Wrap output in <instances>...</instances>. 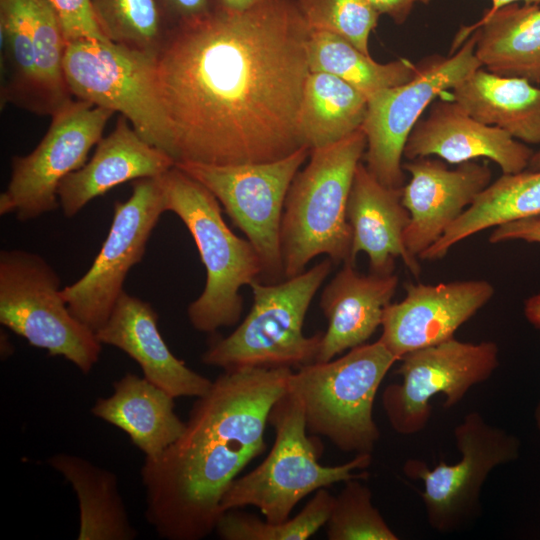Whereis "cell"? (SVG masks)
<instances>
[{
	"mask_svg": "<svg viewBox=\"0 0 540 540\" xmlns=\"http://www.w3.org/2000/svg\"><path fill=\"white\" fill-rule=\"evenodd\" d=\"M0 322L84 374L99 360L102 344L96 333L71 313L58 274L37 253L0 252Z\"/></svg>",
	"mask_w": 540,
	"mask_h": 540,
	"instance_id": "ba28073f",
	"label": "cell"
},
{
	"mask_svg": "<svg viewBox=\"0 0 540 540\" xmlns=\"http://www.w3.org/2000/svg\"><path fill=\"white\" fill-rule=\"evenodd\" d=\"M310 152L304 145L287 157L264 163H175L217 198L233 224L246 235L262 263L261 282L277 283L284 277L280 241L284 203Z\"/></svg>",
	"mask_w": 540,
	"mask_h": 540,
	"instance_id": "30bf717a",
	"label": "cell"
},
{
	"mask_svg": "<svg viewBox=\"0 0 540 540\" xmlns=\"http://www.w3.org/2000/svg\"><path fill=\"white\" fill-rule=\"evenodd\" d=\"M540 214V170L502 174L490 183L432 246L419 256L435 261L483 230Z\"/></svg>",
	"mask_w": 540,
	"mask_h": 540,
	"instance_id": "484cf974",
	"label": "cell"
},
{
	"mask_svg": "<svg viewBox=\"0 0 540 540\" xmlns=\"http://www.w3.org/2000/svg\"><path fill=\"white\" fill-rule=\"evenodd\" d=\"M495 342H463L455 338L405 354L396 371L400 383L385 387L382 406L390 426L401 435L422 431L431 417L430 400L445 397L443 407L458 404L469 389L493 374L499 365Z\"/></svg>",
	"mask_w": 540,
	"mask_h": 540,
	"instance_id": "5bb4252c",
	"label": "cell"
},
{
	"mask_svg": "<svg viewBox=\"0 0 540 540\" xmlns=\"http://www.w3.org/2000/svg\"><path fill=\"white\" fill-rule=\"evenodd\" d=\"M268 424L275 440L266 459L254 470L236 478L224 494L220 510L254 506L269 523L289 519L294 507L310 493L350 479H366L371 454H357L336 466L321 465L322 445L309 436L303 406L298 397L287 391L274 403Z\"/></svg>",
	"mask_w": 540,
	"mask_h": 540,
	"instance_id": "5b68a950",
	"label": "cell"
},
{
	"mask_svg": "<svg viewBox=\"0 0 540 540\" xmlns=\"http://www.w3.org/2000/svg\"><path fill=\"white\" fill-rule=\"evenodd\" d=\"M398 361L379 340L352 348L342 357L292 371L287 389L300 400L310 435L338 449L371 454L380 438L373 405L381 382Z\"/></svg>",
	"mask_w": 540,
	"mask_h": 540,
	"instance_id": "8992f818",
	"label": "cell"
},
{
	"mask_svg": "<svg viewBox=\"0 0 540 540\" xmlns=\"http://www.w3.org/2000/svg\"><path fill=\"white\" fill-rule=\"evenodd\" d=\"M492 7L488 10V12H494L497 9L504 7L506 5L512 4V3H535L540 5V0H491Z\"/></svg>",
	"mask_w": 540,
	"mask_h": 540,
	"instance_id": "b9f144b4",
	"label": "cell"
},
{
	"mask_svg": "<svg viewBox=\"0 0 540 540\" xmlns=\"http://www.w3.org/2000/svg\"><path fill=\"white\" fill-rule=\"evenodd\" d=\"M451 91L452 100L474 119L524 144H540V87L481 67Z\"/></svg>",
	"mask_w": 540,
	"mask_h": 540,
	"instance_id": "d4e9b609",
	"label": "cell"
},
{
	"mask_svg": "<svg viewBox=\"0 0 540 540\" xmlns=\"http://www.w3.org/2000/svg\"><path fill=\"white\" fill-rule=\"evenodd\" d=\"M411 178L402 187L410 214L404 242L415 258L432 246L491 183L486 163L467 161L449 169L438 159L421 157L402 164Z\"/></svg>",
	"mask_w": 540,
	"mask_h": 540,
	"instance_id": "e0dca14e",
	"label": "cell"
},
{
	"mask_svg": "<svg viewBox=\"0 0 540 540\" xmlns=\"http://www.w3.org/2000/svg\"><path fill=\"white\" fill-rule=\"evenodd\" d=\"M29 5L42 113L53 116L73 100L63 70L68 42L47 0H30Z\"/></svg>",
	"mask_w": 540,
	"mask_h": 540,
	"instance_id": "1f68e13d",
	"label": "cell"
},
{
	"mask_svg": "<svg viewBox=\"0 0 540 540\" xmlns=\"http://www.w3.org/2000/svg\"><path fill=\"white\" fill-rule=\"evenodd\" d=\"M48 463L69 481L80 508L79 540H131V527L118 492L116 476L85 459L57 454Z\"/></svg>",
	"mask_w": 540,
	"mask_h": 540,
	"instance_id": "4316f807",
	"label": "cell"
},
{
	"mask_svg": "<svg viewBox=\"0 0 540 540\" xmlns=\"http://www.w3.org/2000/svg\"><path fill=\"white\" fill-rule=\"evenodd\" d=\"M291 372L224 370L197 397L183 434L159 458L145 459L146 517L160 537L200 540L216 528L229 486L265 450L268 416Z\"/></svg>",
	"mask_w": 540,
	"mask_h": 540,
	"instance_id": "7a4b0ae2",
	"label": "cell"
},
{
	"mask_svg": "<svg viewBox=\"0 0 540 540\" xmlns=\"http://www.w3.org/2000/svg\"><path fill=\"white\" fill-rule=\"evenodd\" d=\"M327 259L282 282L254 281L252 307L227 337L212 342L203 363L233 370L248 367L292 368L315 362L323 333H303V323L317 290L330 274Z\"/></svg>",
	"mask_w": 540,
	"mask_h": 540,
	"instance_id": "52a82bcc",
	"label": "cell"
},
{
	"mask_svg": "<svg viewBox=\"0 0 540 540\" xmlns=\"http://www.w3.org/2000/svg\"><path fill=\"white\" fill-rule=\"evenodd\" d=\"M367 97L325 72H309L298 111V128L310 149L334 144L361 128Z\"/></svg>",
	"mask_w": 540,
	"mask_h": 540,
	"instance_id": "83f0119b",
	"label": "cell"
},
{
	"mask_svg": "<svg viewBox=\"0 0 540 540\" xmlns=\"http://www.w3.org/2000/svg\"><path fill=\"white\" fill-rule=\"evenodd\" d=\"M396 274L360 273L345 261L324 288L320 307L328 320L315 362H327L362 344L381 326L383 314L398 287Z\"/></svg>",
	"mask_w": 540,
	"mask_h": 540,
	"instance_id": "7402d4cb",
	"label": "cell"
},
{
	"mask_svg": "<svg viewBox=\"0 0 540 540\" xmlns=\"http://www.w3.org/2000/svg\"><path fill=\"white\" fill-rule=\"evenodd\" d=\"M157 322L158 315L150 303L124 290L96 336L101 344L128 354L140 365L147 380L174 398L203 396L213 382L173 355Z\"/></svg>",
	"mask_w": 540,
	"mask_h": 540,
	"instance_id": "ffe728a7",
	"label": "cell"
},
{
	"mask_svg": "<svg viewBox=\"0 0 540 540\" xmlns=\"http://www.w3.org/2000/svg\"><path fill=\"white\" fill-rule=\"evenodd\" d=\"M404 289L405 297L386 307L378 339L398 360L411 351L454 338L459 327L495 292L490 282L481 279L408 283Z\"/></svg>",
	"mask_w": 540,
	"mask_h": 540,
	"instance_id": "2e32d148",
	"label": "cell"
},
{
	"mask_svg": "<svg viewBox=\"0 0 540 540\" xmlns=\"http://www.w3.org/2000/svg\"><path fill=\"white\" fill-rule=\"evenodd\" d=\"M308 27L347 40L369 54V36L380 14L366 0H295Z\"/></svg>",
	"mask_w": 540,
	"mask_h": 540,
	"instance_id": "e575fe53",
	"label": "cell"
},
{
	"mask_svg": "<svg viewBox=\"0 0 540 540\" xmlns=\"http://www.w3.org/2000/svg\"><path fill=\"white\" fill-rule=\"evenodd\" d=\"M361 479L345 482L335 496L327 521L329 540H398L379 511L373 506L372 494Z\"/></svg>",
	"mask_w": 540,
	"mask_h": 540,
	"instance_id": "836d02e7",
	"label": "cell"
},
{
	"mask_svg": "<svg viewBox=\"0 0 540 540\" xmlns=\"http://www.w3.org/2000/svg\"><path fill=\"white\" fill-rule=\"evenodd\" d=\"M476 34L475 56L482 68L540 85V5L512 3L486 12L461 31L458 42Z\"/></svg>",
	"mask_w": 540,
	"mask_h": 540,
	"instance_id": "cb8c5ba5",
	"label": "cell"
},
{
	"mask_svg": "<svg viewBox=\"0 0 540 540\" xmlns=\"http://www.w3.org/2000/svg\"><path fill=\"white\" fill-rule=\"evenodd\" d=\"M475 46L473 31L449 57L435 56L424 61L410 81L380 90L367 99L361 126L367 141L363 157L368 171L383 185L403 187L401 159L409 134L437 96L481 68Z\"/></svg>",
	"mask_w": 540,
	"mask_h": 540,
	"instance_id": "8fae6325",
	"label": "cell"
},
{
	"mask_svg": "<svg viewBox=\"0 0 540 540\" xmlns=\"http://www.w3.org/2000/svg\"><path fill=\"white\" fill-rule=\"evenodd\" d=\"M55 11L67 42L88 39L110 42L100 31L90 0H47Z\"/></svg>",
	"mask_w": 540,
	"mask_h": 540,
	"instance_id": "d590c367",
	"label": "cell"
},
{
	"mask_svg": "<svg viewBox=\"0 0 540 540\" xmlns=\"http://www.w3.org/2000/svg\"><path fill=\"white\" fill-rule=\"evenodd\" d=\"M524 315L535 328L540 330V293L530 296L524 302ZM535 420L540 429V401L535 409Z\"/></svg>",
	"mask_w": 540,
	"mask_h": 540,
	"instance_id": "ab89813d",
	"label": "cell"
},
{
	"mask_svg": "<svg viewBox=\"0 0 540 540\" xmlns=\"http://www.w3.org/2000/svg\"><path fill=\"white\" fill-rule=\"evenodd\" d=\"M380 15L389 16L395 23L402 24L417 2L428 4L430 0H366Z\"/></svg>",
	"mask_w": 540,
	"mask_h": 540,
	"instance_id": "f35d334b",
	"label": "cell"
},
{
	"mask_svg": "<svg viewBox=\"0 0 540 540\" xmlns=\"http://www.w3.org/2000/svg\"><path fill=\"white\" fill-rule=\"evenodd\" d=\"M102 34L116 45L156 56L170 28L157 0H90Z\"/></svg>",
	"mask_w": 540,
	"mask_h": 540,
	"instance_id": "4dcf8cb0",
	"label": "cell"
},
{
	"mask_svg": "<svg viewBox=\"0 0 540 540\" xmlns=\"http://www.w3.org/2000/svg\"><path fill=\"white\" fill-rule=\"evenodd\" d=\"M533 153L504 130L474 119L455 101H437L415 124L403 156L409 160L438 156L452 164L487 158L503 174H514L528 168Z\"/></svg>",
	"mask_w": 540,
	"mask_h": 540,
	"instance_id": "ac0fdd59",
	"label": "cell"
},
{
	"mask_svg": "<svg viewBox=\"0 0 540 540\" xmlns=\"http://www.w3.org/2000/svg\"><path fill=\"white\" fill-rule=\"evenodd\" d=\"M366 145L360 128L334 144L311 149L309 163L295 175L280 229L285 278L304 272L322 254L335 264L349 261L352 229L347 202Z\"/></svg>",
	"mask_w": 540,
	"mask_h": 540,
	"instance_id": "3957f363",
	"label": "cell"
},
{
	"mask_svg": "<svg viewBox=\"0 0 540 540\" xmlns=\"http://www.w3.org/2000/svg\"><path fill=\"white\" fill-rule=\"evenodd\" d=\"M170 27L199 20L218 7V0H157Z\"/></svg>",
	"mask_w": 540,
	"mask_h": 540,
	"instance_id": "8d00e7d4",
	"label": "cell"
},
{
	"mask_svg": "<svg viewBox=\"0 0 540 540\" xmlns=\"http://www.w3.org/2000/svg\"><path fill=\"white\" fill-rule=\"evenodd\" d=\"M347 219L352 229L350 262L355 264L357 255L364 252L370 272L386 275L393 273L396 258H401L415 277L420 275V264L404 242L410 214L402 203V188L383 185L362 162L350 189Z\"/></svg>",
	"mask_w": 540,
	"mask_h": 540,
	"instance_id": "d6986e66",
	"label": "cell"
},
{
	"mask_svg": "<svg viewBox=\"0 0 540 540\" xmlns=\"http://www.w3.org/2000/svg\"><path fill=\"white\" fill-rule=\"evenodd\" d=\"M307 54L310 72L337 76L367 99L380 90L410 81L417 72V66L409 60L378 63L344 38L324 31H310Z\"/></svg>",
	"mask_w": 540,
	"mask_h": 540,
	"instance_id": "f546056e",
	"label": "cell"
},
{
	"mask_svg": "<svg viewBox=\"0 0 540 540\" xmlns=\"http://www.w3.org/2000/svg\"><path fill=\"white\" fill-rule=\"evenodd\" d=\"M30 0H0L1 107L13 104L43 115L35 69Z\"/></svg>",
	"mask_w": 540,
	"mask_h": 540,
	"instance_id": "f1b7e54d",
	"label": "cell"
},
{
	"mask_svg": "<svg viewBox=\"0 0 540 540\" xmlns=\"http://www.w3.org/2000/svg\"><path fill=\"white\" fill-rule=\"evenodd\" d=\"M174 165L167 153L146 142L120 115L113 131L97 143L92 158L61 181L59 206L66 217H73L115 186L159 177Z\"/></svg>",
	"mask_w": 540,
	"mask_h": 540,
	"instance_id": "44dd1931",
	"label": "cell"
},
{
	"mask_svg": "<svg viewBox=\"0 0 540 540\" xmlns=\"http://www.w3.org/2000/svg\"><path fill=\"white\" fill-rule=\"evenodd\" d=\"M310 31L295 0L218 5L170 27L156 76L175 163H264L306 145L298 111Z\"/></svg>",
	"mask_w": 540,
	"mask_h": 540,
	"instance_id": "6da1fadb",
	"label": "cell"
},
{
	"mask_svg": "<svg viewBox=\"0 0 540 540\" xmlns=\"http://www.w3.org/2000/svg\"><path fill=\"white\" fill-rule=\"evenodd\" d=\"M63 70L73 96L119 112L146 142L169 155L170 131L158 93L156 56L80 39L68 43Z\"/></svg>",
	"mask_w": 540,
	"mask_h": 540,
	"instance_id": "9c48e42d",
	"label": "cell"
},
{
	"mask_svg": "<svg viewBox=\"0 0 540 540\" xmlns=\"http://www.w3.org/2000/svg\"><path fill=\"white\" fill-rule=\"evenodd\" d=\"M113 388L91 412L126 432L146 459L159 458L185 431L186 422L174 411V397L145 377L127 373Z\"/></svg>",
	"mask_w": 540,
	"mask_h": 540,
	"instance_id": "603a6c76",
	"label": "cell"
},
{
	"mask_svg": "<svg viewBox=\"0 0 540 540\" xmlns=\"http://www.w3.org/2000/svg\"><path fill=\"white\" fill-rule=\"evenodd\" d=\"M334 500L326 488L318 489L300 513L278 524L231 509L220 516L215 529L224 540H305L327 524Z\"/></svg>",
	"mask_w": 540,
	"mask_h": 540,
	"instance_id": "d6a6232c",
	"label": "cell"
},
{
	"mask_svg": "<svg viewBox=\"0 0 540 540\" xmlns=\"http://www.w3.org/2000/svg\"><path fill=\"white\" fill-rule=\"evenodd\" d=\"M114 113L77 99L51 116L37 147L25 156L12 157L10 181L0 195V214L14 213L24 222L57 209L61 181L86 163Z\"/></svg>",
	"mask_w": 540,
	"mask_h": 540,
	"instance_id": "4fadbf2b",
	"label": "cell"
},
{
	"mask_svg": "<svg viewBox=\"0 0 540 540\" xmlns=\"http://www.w3.org/2000/svg\"><path fill=\"white\" fill-rule=\"evenodd\" d=\"M527 169L533 171L540 170V151L533 153Z\"/></svg>",
	"mask_w": 540,
	"mask_h": 540,
	"instance_id": "7bdbcfd3",
	"label": "cell"
},
{
	"mask_svg": "<svg viewBox=\"0 0 540 540\" xmlns=\"http://www.w3.org/2000/svg\"><path fill=\"white\" fill-rule=\"evenodd\" d=\"M511 240L540 243V214L496 226L489 236L492 244Z\"/></svg>",
	"mask_w": 540,
	"mask_h": 540,
	"instance_id": "74e56055",
	"label": "cell"
},
{
	"mask_svg": "<svg viewBox=\"0 0 540 540\" xmlns=\"http://www.w3.org/2000/svg\"><path fill=\"white\" fill-rule=\"evenodd\" d=\"M160 180L165 211L185 224L206 270L204 290L187 309L190 323L206 333L234 326L243 310L240 288L262 276L259 255L231 231L219 201L200 182L175 165Z\"/></svg>",
	"mask_w": 540,
	"mask_h": 540,
	"instance_id": "277c9868",
	"label": "cell"
},
{
	"mask_svg": "<svg viewBox=\"0 0 540 540\" xmlns=\"http://www.w3.org/2000/svg\"><path fill=\"white\" fill-rule=\"evenodd\" d=\"M160 177L133 181L126 201L114 203L108 235L88 271L62 288L71 313L95 333L108 320L130 269L139 263L164 207Z\"/></svg>",
	"mask_w": 540,
	"mask_h": 540,
	"instance_id": "9a60e30c",
	"label": "cell"
},
{
	"mask_svg": "<svg viewBox=\"0 0 540 540\" xmlns=\"http://www.w3.org/2000/svg\"><path fill=\"white\" fill-rule=\"evenodd\" d=\"M270 0H218L221 8L229 11H243Z\"/></svg>",
	"mask_w": 540,
	"mask_h": 540,
	"instance_id": "60d3db41",
	"label": "cell"
},
{
	"mask_svg": "<svg viewBox=\"0 0 540 540\" xmlns=\"http://www.w3.org/2000/svg\"><path fill=\"white\" fill-rule=\"evenodd\" d=\"M454 437L461 454L457 463L440 461L430 469L425 462L410 459L403 467L406 476L423 482L428 523L442 533L460 530L478 517L480 493L489 473L520 453L516 436L488 424L478 412L464 417Z\"/></svg>",
	"mask_w": 540,
	"mask_h": 540,
	"instance_id": "7c38bea8",
	"label": "cell"
}]
</instances>
